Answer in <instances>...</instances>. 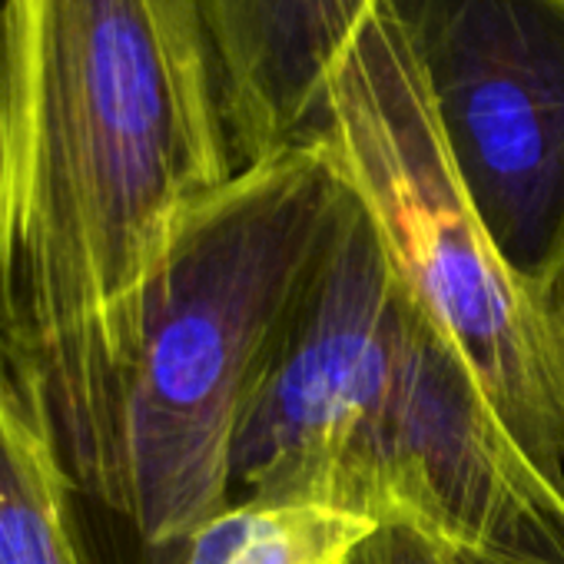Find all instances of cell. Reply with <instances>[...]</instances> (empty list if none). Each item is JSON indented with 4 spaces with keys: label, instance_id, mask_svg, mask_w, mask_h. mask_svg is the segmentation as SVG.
Listing matches in <instances>:
<instances>
[{
    "label": "cell",
    "instance_id": "obj_9",
    "mask_svg": "<svg viewBox=\"0 0 564 564\" xmlns=\"http://www.w3.org/2000/svg\"><path fill=\"white\" fill-rule=\"evenodd\" d=\"M445 564H564V541H485L442 547Z\"/></svg>",
    "mask_w": 564,
    "mask_h": 564
},
{
    "label": "cell",
    "instance_id": "obj_4",
    "mask_svg": "<svg viewBox=\"0 0 564 564\" xmlns=\"http://www.w3.org/2000/svg\"><path fill=\"white\" fill-rule=\"evenodd\" d=\"M316 130L326 133L399 282L458 352L518 448L564 491V429L541 290L508 265L468 199L386 0L336 64Z\"/></svg>",
    "mask_w": 564,
    "mask_h": 564
},
{
    "label": "cell",
    "instance_id": "obj_8",
    "mask_svg": "<svg viewBox=\"0 0 564 564\" xmlns=\"http://www.w3.org/2000/svg\"><path fill=\"white\" fill-rule=\"evenodd\" d=\"M382 524L310 501H232L180 547V564H352Z\"/></svg>",
    "mask_w": 564,
    "mask_h": 564
},
{
    "label": "cell",
    "instance_id": "obj_3",
    "mask_svg": "<svg viewBox=\"0 0 564 564\" xmlns=\"http://www.w3.org/2000/svg\"><path fill=\"white\" fill-rule=\"evenodd\" d=\"M349 199L323 130L242 166L180 229L150 286L123 399L133 534L183 547L229 508L232 445Z\"/></svg>",
    "mask_w": 564,
    "mask_h": 564
},
{
    "label": "cell",
    "instance_id": "obj_6",
    "mask_svg": "<svg viewBox=\"0 0 564 564\" xmlns=\"http://www.w3.org/2000/svg\"><path fill=\"white\" fill-rule=\"evenodd\" d=\"M236 166L306 140L379 0H203Z\"/></svg>",
    "mask_w": 564,
    "mask_h": 564
},
{
    "label": "cell",
    "instance_id": "obj_2",
    "mask_svg": "<svg viewBox=\"0 0 564 564\" xmlns=\"http://www.w3.org/2000/svg\"><path fill=\"white\" fill-rule=\"evenodd\" d=\"M232 485L409 528L438 547L564 541V491L409 296L352 186L246 405Z\"/></svg>",
    "mask_w": 564,
    "mask_h": 564
},
{
    "label": "cell",
    "instance_id": "obj_11",
    "mask_svg": "<svg viewBox=\"0 0 564 564\" xmlns=\"http://www.w3.org/2000/svg\"><path fill=\"white\" fill-rule=\"evenodd\" d=\"M541 310H544V336H547V356H551V376H554V399L557 415L564 429V269L541 282Z\"/></svg>",
    "mask_w": 564,
    "mask_h": 564
},
{
    "label": "cell",
    "instance_id": "obj_7",
    "mask_svg": "<svg viewBox=\"0 0 564 564\" xmlns=\"http://www.w3.org/2000/svg\"><path fill=\"white\" fill-rule=\"evenodd\" d=\"M77 488L0 369V564H90Z\"/></svg>",
    "mask_w": 564,
    "mask_h": 564
},
{
    "label": "cell",
    "instance_id": "obj_1",
    "mask_svg": "<svg viewBox=\"0 0 564 564\" xmlns=\"http://www.w3.org/2000/svg\"><path fill=\"white\" fill-rule=\"evenodd\" d=\"M236 173L203 0H0V369L117 518L150 286Z\"/></svg>",
    "mask_w": 564,
    "mask_h": 564
},
{
    "label": "cell",
    "instance_id": "obj_10",
    "mask_svg": "<svg viewBox=\"0 0 564 564\" xmlns=\"http://www.w3.org/2000/svg\"><path fill=\"white\" fill-rule=\"evenodd\" d=\"M352 564H445V554L419 531L382 528L359 547Z\"/></svg>",
    "mask_w": 564,
    "mask_h": 564
},
{
    "label": "cell",
    "instance_id": "obj_5",
    "mask_svg": "<svg viewBox=\"0 0 564 564\" xmlns=\"http://www.w3.org/2000/svg\"><path fill=\"white\" fill-rule=\"evenodd\" d=\"M508 265L564 269V0H386Z\"/></svg>",
    "mask_w": 564,
    "mask_h": 564
}]
</instances>
